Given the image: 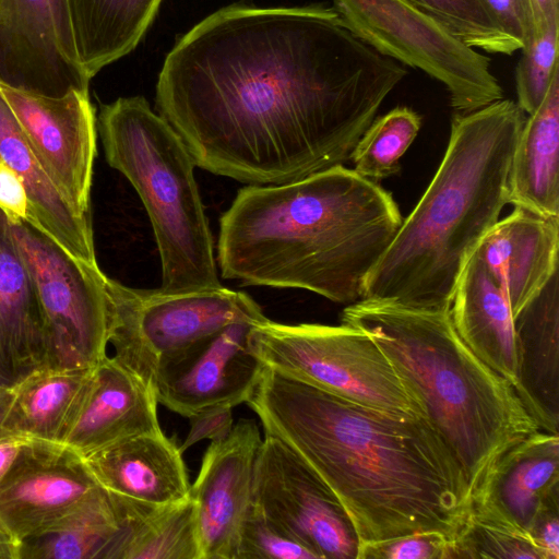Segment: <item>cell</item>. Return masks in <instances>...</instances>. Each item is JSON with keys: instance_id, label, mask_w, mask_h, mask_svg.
Instances as JSON below:
<instances>
[{"instance_id": "obj_1", "label": "cell", "mask_w": 559, "mask_h": 559, "mask_svg": "<svg viewBox=\"0 0 559 559\" xmlns=\"http://www.w3.org/2000/svg\"><path fill=\"white\" fill-rule=\"evenodd\" d=\"M406 74L334 8L233 4L176 43L156 104L198 167L282 185L348 159Z\"/></svg>"}, {"instance_id": "obj_2", "label": "cell", "mask_w": 559, "mask_h": 559, "mask_svg": "<svg viewBox=\"0 0 559 559\" xmlns=\"http://www.w3.org/2000/svg\"><path fill=\"white\" fill-rule=\"evenodd\" d=\"M336 497L358 545L438 532L451 540L472 501L466 477L425 418H403L265 366L247 401Z\"/></svg>"}, {"instance_id": "obj_3", "label": "cell", "mask_w": 559, "mask_h": 559, "mask_svg": "<svg viewBox=\"0 0 559 559\" xmlns=\"http://www.w3.org/2000/svg\"><path fill=\"white\" fill-rule=\"evenodd\" d=\"M402 222L390 192L335 165L240 189L219 219L217 260L226 280L302 288L349 305L361 299Z\"/></svg>"}, {"instance_id": "obj_4", "label": "cell", "mask_w": 559, "mask_h": 559, "mask_svg": "<svg viewBox=\"0 0 559 559\" xmlns=\"http://www.w3.org/2000/svg\"><path fill=\"white\" fill-rule=\"evenodd\" d=\"M524 120L518 104L506 98L454 115L437 173L367 275L361 299L450 310L463 269L508 203Z\"/></svg>"}, {"instance_id": "obj_5", "label": "cell", "mask_w": 559, "mask_h": 559, "mask_svg": "<svg viewBox=\"0 0 559 559\" xmlns=\"http://www.w3.org/2000/svg\"><path fill=\"white\" fill-rule=\"evenodd\" d=\"M343 324L366 333L462 468L472 496L498 461L540 428L514 386L462 341L450 310L359 299Z\"/></svg>"}, {"instance_id": "obj_6", "label": "cell", "mask_w": 559, "mask_h": 559, "mask_svg": "<svg viewBox=\"0 0 559 559\" xmlns=\"http://www.w3.org/2000/svg\"><path fill=\"white\" fill-rule=\"evenodd\" d=\"M98 131L105 157L138 192L162 264L160 290L219 288L214 243L188 147L142 96L104 105Z\"/></svg>"}, {"instance_id": "obj_7", "label": "cell", "mask_w": 559, "mask_h": 559, "mask_svg": "<svg viewBox=\"0 0 559 559\" xmlns=\"http://www.w3.org/2000/svg\"><path fill=\"white\" fill-rule=\"evenodd\" d=\"M252 352L289 378L403 418H426L377 344L360 330L269 319L250 332Z\"/></svg>"}, {"instance_id": "obj_8", "label": "cell", "mask_w": 559, "mask_h": 559, "mask_svg": "<svg viewBox=\"0 0 559 559\" xmlns=\"http://www.w3.org/2000/svg\"><path fill=\"white\" fill-rule=\"evenodd\" d=\"M107 293L112 358L153 389L159 369L193 344L231 323L267 319L252 297L224 286L165 293L108 277Z\"/></svg>"}, {"instance_id": "obj_9", "label": "cell", "mask_w": 559, "mask_h": 559, "mask_svg": "<svg viewBox=\"0 0 559 559\" xmlns=\"http://www.w3.org/2000/svg\"><path fill=\"white\" fill-rule=\"evenodd\" d=\"M345 26L378 52L440 81L455 114L503 98L490 59L406 0H332Z\"/></svg>"}, {"instance_id": "obj_10", "label": "cell", "mask_w": 559, "mask_h": 559, "mask_svg": "<svg viewBox=\"0 0 559 559\" xmlns=\"http://www.w3.org/2000/svg\"><path fill=\"white\" fill-rule=\"evenodd\" d=\"M8 224L44 311L45 369L96 367L107 356L108 276L98 264L70 257L32 225Z\"/></svg>"}, {"instance_id": "obj_11", "label": "cell", "mask_w": 559, "mask_h": 559, "mask_svg": "<svg viewBox=\"0 0 559 559\" xmlns=\"http://www.w3.org/2000/svg\"><path fill=\"white\" fill-rule=\"evenodd\" d=\"M252 507L320 559L356 558L358 540L336 497L302 459L269 433L255 460Z\"/></svg>"}, {"instance_id": "obj_12", "label": "cell", "mask_w": 559, "mask_h": 559, "mask_svg": "<svg viewBox=\"0 0 559 559\" xmlns=\"http://www.w3.org/2000/svg\"><path fill=\"white\" fill-rule=\"evenodd\" d=\"M0 94L29 146L74 213L91 217L96 117L88 90L49 96L0 81Z\"/></svg>"}, {"instance_id": "obj_13", "label": "cell", "mask_w": 559, "mask_h": 559, "mask_svg": "<svg viewBox=\"0 0 559 559\" xmlns=\"http://www.w3.org/2000/svg\"><path fill=\"white\" fill-rule=\"evenodd\" d=\"M0 81L49 96L88 90L66 0H0Z\"/></svg>"}, {"instance_id": "obj_14", "label": "cell", "mask_w": 559, "mask_h": 559, "mask_svg": "<svg viewBox=\"0 0 559 559\" xmlns=\"http://www.w3.org/2000/svg\"><path fill=\"white\" fill-rule=\"evenodd\" d=\"M99 487L76 451L32 439L0 480V531L21 544L51 527Z\"/></svg>"}, {"instance_id": "obj_15", "label": "cell", "mask_w": 559, "mask_h": 559, "mask_svg": "<svg viewBox=\"0 0 559 559\" xmlns=\"http://www.w3.org/2000/svg\"><path fill=\"white\" fill-rule=\"evenodd\" d=\"M254 324L231 323L165 364L154 383L158 403L187 418L211 406L247 403L265 368L251 348Z\"/></svg>"}, {"instance_id": "obj_16", "label": "cell", "mask_w": 559, "mask_h": 559, "mask_svg": "<svg viewBox=\"0 0 559 559\" xmlns=\"http://www.w3.org/2000/svg\"><path fill=\"white\" fill-rule=\"evenodd\" d=\"M262 442L258 425L240 419L221 441H211L190 487L201 559H234L242 523L252 504L255 460Z\"/></svg>"}, {"instance_id": "obj_17", "label": "cell", "mask_w": 559, "mask_h": 559, "mask_svg": "<svg viewBox=\"0 0 559 559\" xmlns=\"http://www.w3.org/2000/svg\"><path fill=\"white\" fill-rule=\"evenodd\" d=\"M154 389L108 355L93 369L62 443L83 455L162 430Z\"/></svg>"}, {"instance_id": "obj_18", "label": "cell", "mask_w": 559, "mask_h": 559, "mask_svg": "<svg viewBox=\"0 0 559 559\" xmlns=\"http://www.w3.org/2000/svg\"><path fill=\"white\" fill-rule=\"evenodd\" d=\"M559 216L522 206L498 221L475 250L507 296L513 317L558 271Z\"/></svg>"}, {"instance_id": "obj_19", "label": "cell", "mask_w": 559, "mask_h": 559, "mask_svg": "<svg viewBox=\"0 0 559 559\" xmlns=\"http://www.w3.org/2000/svg\"><path fill=\"white\" fill-rule=\"evenodd\" d=\"M81 456L96 483L110 495L153 506L177 502L190 495L182 452L163 430Z\"/></svg>"}, {"instance_id": "obj_20", "label": "cell", "mask_w": 559, "mask_h": 559, "mask_svg": "<svg viewBox=\"0 0 559 559\" xmlns=\"http://www.w3.org/2000/svg\"><path fill=\"white\" fill-rule=\"evenodd\" d=\"M45 317L35 283L0 213V388L45 369Z\"/></svg>"}, {"instance_id": "obj_21", "label": "cell", "mask_w": 559, "mask_h": 559, "mask_svg": "<svg viewBox=\"0 0 559 559\" xmlns=\"http://www.w3.org/2000/svg\"><path fill=\"white\" fill-rule=\"evenodd\" d=\"M518 347L515 391L542 430L558 433L559 274L513 317Z\"/></svg>"}, {"instance_id": "obj_22", "label": "cell", "mask_w": 559, "mask_h": 559, "mask_svg": "<svg viewBox=\"0 0 559 559\" xmlns=\"http://www.w3.org/2000/svg\"><path fill=\"white\" fill-rule=\"evenodd\" d=\"M450 316L467 347L514 388L518 347L509 300L474 252L457 282Z\"/></svg>"}, {"instance_id": "obj_23", "label": "cell", "mask_w": 559, "mask_h": 559, "mask_svg": "<svg viewBox=\"0 0 559 559\" xmlns=\"http://www.w3.org/2000/svg\"><path fill=\"white\" fill-rule=\"evenodd\" d=\"M0 160L22 179L29 222L78 261L97 264L91 217L74 213L39 163L0 94Z\"/></svg>"}, {"instance_id": "obj_24", "label": "cell", "mask_w": 559, "mask_h": 559, "mask_svg": "<svg viewBox=\"0 0 559 559\" xmlns=\"http://www.w3.org/2000/svg\"><path fill=\"white\" fill-rule=\"evenodd\" d=\"M472 500L489 502L528 531L543 509L559 503V435L539 429L512 448Z\"/></svg>"}, {"instance_id": "obj_25", "label": "cell", "mask_w": 559, "mask_h": 559, "mask_svg": "<svg viewBox=\"0 0 559 559\" xmlns=\"http://www.w3.org/2000/svg\"><path fill=\"white\" fill-rule=\"evenodd\" d=\"M508 203L559 216V70L524 120L508 176Z\"/></svg>"}, {"instance_id": "obj_26", "label": "cell", "mask_w": 559, "mask_h": 559, "mask_svg": "<svg viewBox=\"0 0 559 559\" xmlns=\"http://www.w3.org/2000/svg\"><path fill=\"white\" fill-rule=\"evenodd\" d=\"M160 2L66 0L79 62L88 80L138 46Z\"/></svg>"}, {"instance_id": "obj_27", "label": "cell", "mask_w": 559, "mask_h": 559, "mask_svg": "<svg viewBox=\"0 0 559 559\" xmlns=\"http://www.w3.org/2000/svg\"><path fill=\"white\" fill-rule=\"evenodd\" d=\"M94 368L41 369L12 388L1 435L62 443Z\"/></svg>"}, {"instance_id": "obj_28", "label": "cell", "mask_w": 559, "mask_h": 559, "mask_svg": "<svg viewBox=\"0 0 559 559\" xmlns=\"http://www.w3.org/2000/svg\"><path fill=\"white\" fill-rule=\"evenodd\" d=\"M108 495L123 524L112 559H201L190 495L163 506Z\"/></svg>"}, {"instance_id": "obj_29", "label": "cell", "mask_w": 559, "mask_h": 559, "mask_svg": "<svg viewBox=\"0 0 559 559\" xmlns=\"http://www.w3.org/2000/svg\"><path fill=\"white\" fill-rule=\"evenodd\" d=\"M123 525L99 487L41 534L20 544L19 559H111Z\"/></svg>"}, {"instance_id": "obj_30", "label": "cell", "mask_w": 559, "mask_h": 559, "mask_svg": "<svg viewBox=\"0 0 559 559\" xmlns=\"http://www.w3.org/2000/svg\"><path fill=\"white\" fill-rule=\"evenodd\" d=\"M546 559L530 533L498 508L472 500L468 513L452 540L449 559Z\"/></svg>"}, {"instance_id": "obj_31", "label": "cell", "mask_w": 559, "mask_h": 559, "mask_svg": "<svg viewBox=\"0 0 559 559\" xmlns=\"http://www.w3.org/2000/svg\"><path fill=\"white\" fill-rule=\"evenodd\" d=\"M420 116L404 106L374 119L358 140L349 158L354 170L373 181L396 174L400 158L418 134Z\"/></svg>"}, {"instance_id": "obj_32", "label": "cell", "mask_w": 559, "mask_h": 559, "mask_svg": "<svg viewBox=\"0 0 559 559\" xmlns=\"http://www.w3.org/2000/svg\"><path fill=\"white\" fill-rule=\"evenodd\" d=\"M428 13L466 45L512 55L521 46L497 24L483 0H406Z\"/></svg>"}, {"instance_id": "obj_33", "label": "cell", "mask_w": 559, "mask_h": 559, "mask_svg": "<svg viewBox=\"0 0 559 559\" xmlns=\"http://www.w3.org/2000/svg\"><path fill=\"white\" fill-rule=\"evenodd\" d=\"M559 21L534 35L515 68L518 106L531 115L543 102L558 68Z\"/></svg>"}, {"instance_id": "obj_34", "label": "cell", "mask_w": 559, "mask_h": 559, "mask_svg": "<svg viewBox=\"0 0 559 559\" xmlns=\"http://www.w3.org/2000/svg\"><path fill=\"white\" fill-rule=\"evenodd\" d=\"M234 559H320L252 504L240 528Z\"/></svg>"}, {"instance_id": "obj_35", "label": "cell", "mask_w": 559, "mask_h": 559, "mask_svg": "<svg viewBox=\"0 0 559 559\" xmlns=\"http://www.w3.org/2000/svg\"><path fill=\"white\" fill-rule=\"evenodd\" d=\"M450 538L423 532L359 544L356 559H449Z\"/></svg>"}, {"instance_id": "obj_36", "label": "cell", "mask_w": 559, "mask_h": 559, "mask_svg": "<svg viewBox=\"0 0 559 559\" xmlns=\"http://www.w3.org/2000/svg\"><path fill=\"white\" fill-rule=\"evenodd\" d=\"M500 28L520 46L527 48L534 39L531 0H483Z\"/></svg>"}, {"instance_id": "obj_37", "label": "cell", "mask_w": 559, "mask_h": 559, "mask_svg": "<svg viewBox=\"0 0 559 559\" xmlns=\"http://www.w3.org/2000/svg\"><path fill=\"white\" fill-rule=\"evenodd\" d=\"M233 406L215 405L201 409L188 417L190 430L179 447L183 453L201 440L221 441L234 427Z\"/></svg>"}, {"instance_id": "obj_38", "label": "cell", "mask_w": 559, "mask_h": 559, "mask_svg": "<svg viewBox=\"0 0 559 559\" xmlns=\"http://www.w3.org/2000/svg\"><path fill=\"white\" fill-rule=\"evenodd\" d=\"M0 213L10 224L29 222V202L20 176L0 160Z\"/></svg>"}, {"instance_id": "obj_39", "label": "cell", "mask_w": 559, "mask_h": 559, "mask_svg": "<svg viewBox=\"0 0 559 559\" xmlns=\"http://www.w3.org/2000/svg\"><path fill=\"white\" fill-rule=\"evenodd\" d=\"M527 532L546 559H559V503L543 509Z\"/></svg>"}, {"instance_id": "obj_40", "label": "cell", "mask_w": 559, "mask_h": 559, "mask_svg": "<svg viewBox=\"0 0 559 559\" xmlns=\"http://www.w3.org/2000/svg\"><path fill=\"white\" fill-rule=\"evenodd\" d=\"M31 440L32 438L22 435L0 436V480L12 466L22 448Z\"/></svg>"}, {"instance_id": "obj_41", "label": "cell", "mask_w": 559, "mask_h": 559, "mask_svg": "<svg viewBox=\"0 0 559 559\" xmlns=\"http://www.w3.org/2000/svg\"><path fill=\"white\" fill-rule=\"evenodd\" d=\"M534 35L552 22L559 21V0H531Z\"/></svg>"}, {"instance_id": "obj_42", "label": "cell", "mask_w": 559, "mask_h": 559, "mask_svg": "<svg viewBox=\"0 0 559 559\" xmlns=\"http://www.w3.org/2000/svg\"><path fill=\"white\" fill-rule=\"evenodd\" d=\"M20 544L0 531V559H19Z\"/></svg>"}, {"instance_id": "obj_43", "label": "cell", "mask_w": 559, "mask_h": 559, "mask_svg": "<svg viewBox=\"0 0 559 559\" xmlns=\"http://www.w3.org/2000/svg\"><path fill=\"white\" fill-rule=\"evenodd\" d=\"M10 397H11L10 390H4V389L0 388V436H2L1 435V425H2L3 418L5 416V413H7V409L9 406Z\"/></svg>"}]
</instances>
